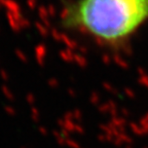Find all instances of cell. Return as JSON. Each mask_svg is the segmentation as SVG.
I'll return each mask as SVG.
<instances>
[{
    "mask_svg": "<svg viewBox=\"0 0 148 148\" xmlns=\"http://www.w3.org/2000/svg\"><path fill=\"white\" fill-rule=\"evenodd\" d=\"M148 22V0H76L65 9L63 25L116 46Z\"/></svg>",
    "mask_w": 148,
    "mask_h": 148,
    "instance_id": "cell-1",
    "label": "cell"
}]
</instances>
